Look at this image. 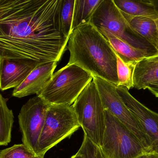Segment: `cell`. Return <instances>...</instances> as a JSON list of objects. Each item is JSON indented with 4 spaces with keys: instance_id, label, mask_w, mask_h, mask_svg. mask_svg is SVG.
<instances>
[{
    "instance_id": "obj_1",
    "label": "cell",
    "mask_w": 158,
    "mask_h": 158,
    "mask_svg": "<svg viewBox=\"0 0 158 158\" xmlns=\"http://www.w3.org/2000/svg\"><path fill=\"white\" fill-rule=\"evenodd\" d=\"M62 0H0V61L58 62L69 38L61 31Z\"/></svg>"
},
{
    "instance_id": "obj_2",
    "label": "cell",
    "mask_w": 158,
    "mask_h": 158,
    "mask_svg": "<svg viewBox=\"0 0 158 158\" xmlns=\"http://www.w3.org/2000/svg\"><path fill=\"white\" fill-rule=\"evenodd\" d=\"M67 65L75 64L93 75L118 85L117 57L107 40L90 23L80 25L69 36Z\"/></svg>"
},
{
    "instance_id": "obj_3",
    "label": "cell",
    "mask_w": 158,
    "mask_h": 158,
    "mask_svg": "<svg viewBox=\"0 0 158 158\" xmlns=\"http://www.w3.org/2000/svg\"><path fill=\"white\" fill-rule=\"evenodd\" d=\"M93 78L77 65H67L53 74L37 96L50 105L71 106Z\"/></svg>"
},
{
    "instance_id": "obj_4",
    "label": "cell",
    "mask_w": 158,
    "mask_h": 158,
    "mask_svg": "<svg viewBox=\"0 0 158 158\" xmlns=\"http://www.w3.org/2000/svg\"><path fill=\"white\" fill-rule=\"evenodd\" d=\"M72 106L85 135L100 147L105 129V109L93 80Z\"/></svg>"
},
{
    "instance_id": "obj_5",
    "label": "cell",
    "mask_w": 158,
    "mask_h": 158,
    "mask_svg": "<svg viewBox=\"0 0 158 158\" xmlns=\"http://www.w3.org/2000/svg\"><path fill=\"white\" fill-rule=\"evenodd\" d=\"M89 23L97 29L105 30L149 56L158 53L131 28L113 0H102L92 15Z\"/></svg>"
},
{
    "instance_id": "obj_6",
    "label": "cell",
    "mask_w": 158,
    "mask_h": 158,
    "mask_svg": "<svg viewBox=\"0 0 158 158\" xmlns=\"http://www.w3.org/2000/svg\"><path fill=\"white\" fill-rule=\"evenodd\" d=\"M77 115L72 105H50L40 136L38 155L46 152L80 129Z\"/></svg>"
},
{
    "instance_id": "obj_7",
    "label": "cell",
    "mask_w": 158,
    "mask_h": 158,
    "mask_svg": "<svg viewBox=\"0 0 158 158\" xmlns=\"http://www.w3.org/2000/svg\"><path fill=\"white\" fill-rule=\"evenodd\" d=\"M105 129L101 148L107 158H135L148 152L135 135L105 109Z\"/></svg>"
},
{
    "instance_id": "obj_8",
    "label": "cell",
    "mask_w": 158,
    "mask_h": 158,
    "mask_svg": "<svg viewBox=\"0 0 158 158\" xmlns=\"http://www.w3.org/2000/svg\"><path fill=\"white\" fill-rule=\"evenodd\" d=\"M104 109L111 113L130 130L141 142L145 149L152 151V145L139 122L129 110L120 96L113 83L98 77H94Z\"/></svg>"
},
{
    "instance_id": "obj_9",
    "label": "cell",
    "mask_w": 158,
    "mask_h": 158,
    "mask_svg": "<svg viewBox=\"0 0 158 158\" xmlns=\"http://www.w3.org/2000/svg\"><path fill=\"white\" fill-rule=\"evenodd\" d=\"M49 105L37 96L22 106L18 116L23 144L37 155L39 139Z\"/></svg>"
},
{
    "instance_id": "obj_10",
    "label": "cell",
    "mask_w": 158,
    "mask_h": 158,
    "mask_svg": "<svg viewBox=\"0 0 158 158\" xmlns=\"http://www.w3.org/2000/svg\"><path fill=\"white\" fill-rule=\"evenodd\" d=\"M116 89L149 138L152 145V151L158 154V114L136 100L126 87L117 85Z\"/></svg>"
},
{
    "instance_id": "obj_11",
    "label": "cell",
    "mask_w": 158,
    "mask_h": 158,
    "mask_svg": "<svg viewBox=\"0 0 158 158\" xmlns=\"http://www.w3.org/2000/svg\"><path fill=\"white\" fill-rule=\"evenodd\" d=\"M40 65L41 64L28 60H1L0 90L5 91L16 88Z\"/></svg>"
},
{
    "instance_id": "obj_12",
    "label": "cell",
    "mask_w": 158,
    "mask_h": 158,
    "mask_svg": "<svg viewBox=\"0 0 158 158\" xmlns=\"http://www.w3.org/2000/svg\"><path fill=\"white\" fill-rule=\"evenodd\" d=\"M57 62H52L38 66L20 85L14 89L13 96L22 98L37 94L50 81L57 66Z\"/></svg>"
},
{
    "instance_id": "obj_13",
    "label": "cell",
    "mask_w": 158,
    "mask_h": 158,
    "mask_svg": "<svg viewBox=\"0 0 158 158\" xmlns=\"http://www.w3.org/2000/svg\"><path fill=\"white\" fill-rule=\"evenodd\" d=\"M120 11L131 28L158 52L157 32L155 20L145 17L131 15Z\"/></svg>"
},
{
    "instance_id": "obj_14",
    "label": "cell",
    "mask_w": 158,
    "mask_h": 158,
    "mask_svg": "<svg viewBox=\"0 0 158 158\" xmlns=\"http://www.w3.org/2000/svg\"><path fill=\"white\" fill-rule=\"evenodd\" d=\"M107 40L116 54L126 63H136L149 56L105 30H98Z\"/></svg>"
},
{
    "instance_id": "obj_15",
    "label": "cell",
    "mask_w": 158,
    "mask_h": 158,
    "mask_svg": "<svg viewBox=\"0 0 158 158\" xmlns=\"http://www.w3.org/2000/svg\"><path fill=\"white\" fill-rule=\"evenodd\" d=\"M134 88L145 90L158 81V61L144 58L135 64L133 72Z\"/></svg>"
},
{
    "instance_id": "obj_16",
    "label": "cell",
    "mask_w": 158,
    "mask_h": 158,
    "mask_svg": "<svg viewBox=\"0 0 158 158\" xmlns=\"http://www.w3.org/2000/svg\"><path fill=\"white\" fill-rule=\"evenodd\" d=\"M113 2L120 11L128 15L149 18L154 20L158 18L157 14L149 0H113Z\"/></svg>"
},
{
    "instance_id": "obj_17",
    "label": "cell",
    "mask_w": 158,
    "mask_h": 158,
    "mask_svg": "<svg viewBox=\"0 0 158 158\" xmlns=\"http://www.w3.org/2000/svg\"><path fill=\"white\" fill-rule=\"evenodd\" d=\"M102 0H75L72 31L80 25L89 23L92 15Z\"/></svg>"
},
{
    "instance_id": "obj_18",
    "label": "cell",
    "mask_w": 158,
    "mask_h": 158,
    "mask_svg": "<svg viewBox=\"0 0 158 158\" xmlns=\"http://www.w3.org/2000/svg\"><path fill=\"white\" fill-rule=\"evenodd\" d=\"M14 119L13 111L8 108L6 99L2 96L0 99V146H7L11 142Z\"/></svg>"
},
{
    "instance_id": "obj_19",
    "label": "cell",
    "mask_w": 158,
    "mask_h": 158,
    "mask_svg": "<svg viewBox=\"0 0 158 158\" xmlns=\"http://www.w3.org/2000/svg\"><path fill=\"white\" fill-rule=\"evenodd\" d=\"M75 0H62L60 9L61 31L66 37L69 38L72 32V25Z\"/></svg>"
},
{
    "instance_id": "obj_20",
    "label": "cell",
    "mask_w": 158,
    "mask_h": 158,
    "mask_svg": "<svg viewBox=\"0 0 158 158\" xmlns=\"http://www.w3.org/2000/svg\"><path fill=\"white\" fill-rule=\"evenodd\" d=\"M117 74L118 85L124 86L128 90L134 88L133 72L136 63H126L117 54Z\"/></svg>"
},
{
    "instance_id": "obj_21",
    "label": "cell",
    "mask_w": 158,
    "mask_h": 158,
    "mask_svg": "<svg viewBox=\"0 0 158 158\" xmlns=\"http://www.w3.org/2000/svg\"><path fill=\"white\" fill-rule=\"evenodd\" d=\"M0 158H44L28 148L23 144H15L0 151Z\"/></svg>"
},
{
    "instance_id": "obj_22",
    "label": "cell",
    "mask_w": 158,
    "mask_h": 158,
    "mask_svg": "<svg viewBox=\"0 0 158 158\" xmlns=\"http://www.w3.org/2000/svg\"><path fill=\"white\" fill-rule=\"evenodd\" d=\"M77 153L84 158H107L103 154L100 147L85 135L82 143Z\"/></svg>"
},
{
    "instance_id": "obj_23",
    "label": "cell",
    "mask_w": 158,
    "mask_h": 158,
    "mask_svg": "<svg viewBox=\"0 0 158 158\" xmlns=\"http://www.w3.org/2000/svg\"><path fill=\"white\" fill-rule=\"evenodd\" d=\"M155 96L158 97V81L150 84L147 88Z\"/></svg>"
},
{
    "instance_id": "obj_24",
    "label": "cell",
    "mask_w": 158,
    "mask_h": 158,
    "mask_svg": "<svg viewBox=\"0 0 158 158\" xmlns=\"http://www.w3.org/2000/svg\"><path fill=\"white\" fill-rule=\"evenodd\" d=\"M156 154L155 151L146 152L135 158H156Z\"/></svg>"
},
{
    "instance_id": "obj_25",
    "label": "cell",
    "mask_w": 158,
    "mask_h": 158,
    "mask_svg": "<svg viewBox=\"0 0 158 158\" xmlns=\"http://www.w3.org/2000/svg\"><path fill=\"white\" fill-rule=\"evenodd\" d=\"M145 59L151 61H158V53L145 58Z\"/></svg>"
},
{
    "instance_id": "obj_26",
    "label": "cell",
    "mask_w": 158,
    "mask_h": 158,
    "mask_svg": "<svg viewBox=\"0 0 158 158\" xmlns=\"http://www.w3.org/2000/svg\"><path fill=\"white\" fill-rule=\"evenodd\" d=\"M149 2L154 7L158 15V0H149Z\"/></svg>"
},
{
    "instance_id": "obj_27",
    "label": "cell",
    "mask_w": 158,
    "mask_h": 158,
    "mask_svg": "<svg viewBox=\"0 0 158 158\" xmlns=\"http://www.w3.org/2000/svg\"><path fill=\"white\" fill-rule=\"evenodd\" d=\"M71 158H84L82 156H81V155H79L78 154H77H77H76V155H74V156H73Z\"/></svg>"
},
{
    "instance_id": "obj_28",
    "label": "cell",
    "mask_w": 158,
    "mask_h": 158,
    "mask_svg": "<svg viewBox=\"0 0 158 158\" xmlns=\"http://www.w3.org/2000/svg\"><path fill=\"white\" fill-rule=\"evenodd\" d=\"M155 22L156 23V28H157V36L158 39V18L155 20Z\"/></svg>"
},
{
    "instance_id": "obj_29",
    "label": "cell",
    "mask_w": 158,
    "mask_h": 158,
    "mask_svg": "<svg viewBox=\"0 0 158 158\" xmlns=\"http://www.w3.org/2000/svg\"><path fill=\"white\" fill-rule=\"evenodd\" d=\"M156 158H158V154L157 153L156 154Z\"/></svg>"
}]
</instances>
